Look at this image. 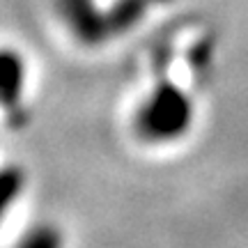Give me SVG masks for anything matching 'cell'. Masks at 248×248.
Wrapping results in <instances>:
<instances>
[{
  "label": "cell",
  "instance_id": "3",
  "mask_svg": "<svg viewBox=\"0 0 248 248\" xmlns=\"http://www.w3.org/2000/svg\"><path fill=\"white\" fill-rule=\"evenodd\" d=\"M21 191H23V172H21V168H0V218L18 200Z\"/></svg>",
  "mask_w": 248,
  "mask_h": 248
},
{
  "label": "cell",
  "instance_id": "2",
  "mask_svg": "<svg viewBox=\"0 0 248 248\" xmlns=\"http://www.w3.org/2000/svg\"><path fill=\"white\" fill-rule=\"evenodd\" d=\"M28 94V60L21 51L0 46V113L9 124L23 122Z\"/></svg>",
  "mask_w": 248,
  "mask_h": 248
},
{
  "label": "cell",
  "instance_id": "1",
  "mask_svg": "<svg viewBox=\"0 0 248 248\" xmlns=\"http://www.w3.org/2000/svg\"><path fill=\"white\" fill-rule=\"evenodd\" d=\"M193 122V106L184 92L168 83L145 94L136 110V129L150 142L177 140Z\"/></svg>",
  "mask_w": 248,
  "mask_h": 248
}]
</instances>
